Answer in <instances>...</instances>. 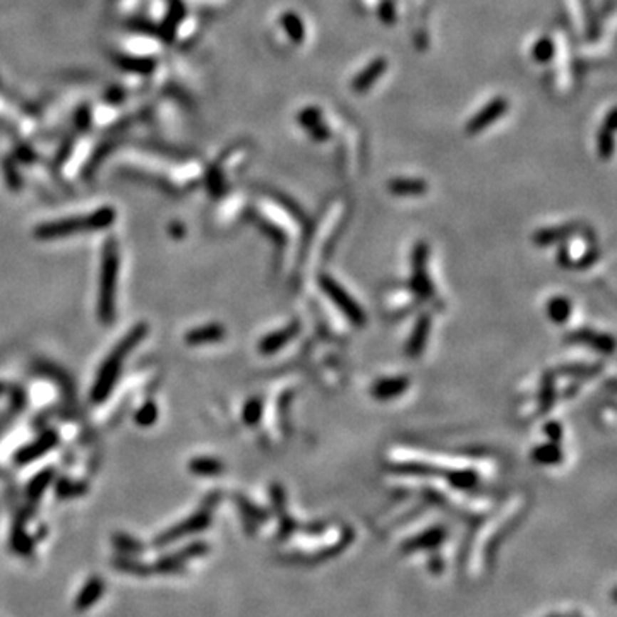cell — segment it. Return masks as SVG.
Listing matches in <instances>:
<instances>
[{
  "instance_id": "obj_16",
  "label": "cell",
  "mask_w": 617,
  "mask_h": 617,
  "mask_svg": "<svg viewBox=\"0 0 617 617\" xmlns=\"http://www.w3.org/2000/svg\"><path fill=\"white\" fill-rule=\"evenodd\" d=\"M55 492H57V497H61V499H73V497H79L86 492V484L62 479L55 485Z\"/></svg>"
},
{
  "instance_id": "obj_26",
  "label": "cell",
  "mask_w": 617,
  "mask_h": 617,
  "mask_svg": "<svg viewBox=\"0 0 617 617\" xmlns=\"http://www.w3.org/2000/svg\"><path fill=\"white\" fill-rule=\"evenodd\" d=\"M2 391H4V386H2V384H0V393H2Z\"/></svg>"
},
{
  "instance_id": "obj_23",
  "label": "cell",
  "mask_w": 617,
  "mask_h": 617,
  "mask_svg": "<svg viewBox=\"0 0 617 617\" xmlns=\"http://www.w3.org/2000/svg\"><path fill=\"white\" fill-rule=\"evenodd\" d=\"M156 418H158V410H156V405L151 403V401L142 405L136 413V422L141 427H150L151 424H155Z\"/></svg>"
},
{
  "instance_id": "obj_13",
  "label": "cell",
  "mask_w": 617,
  "mask_h": 617,
  "mask_svg": "<svg viewBox=\"0 0 617 617\" xmlns=\"http://www.w3.org/2000/svg\"><path fill=\"white\" fill-rule=\"evenodd\" d=\"M294 335H295V326L285 328V329H283V331L271 333V335H268V336L264 338L263 341H261L259 350L263 353H266V355L273 353V352H278V350H280L281 346L286 343V341H290L291 338H294Z\"/></svg>"
},
{
  "instance_id": "obj_17",
  "label": "cell",
  "mask_w": 617,
  "mask_h": 617,
  "mask_svg": "<svg viewBox=\"0 0 617 617\" xmlns=\"http://www.w3.org/2000/svg\"><path fill=\"white\" fill-rule=\"evenodd\" d=\"M52 480H53V470H43L41 473H38V475L31 480V484H29L28 489H26L28 499L29 501L40 499L41 494L45 492V489L48 487L50 482Z\"/></svg>"
},
{
  "instance_id": "obj_9",
  "label": "cell",
  "mask_w": 617,
  "mask_h": 617,
  "mask_svg": "<svg viewBox=\"0 0 617 617\" xmlns=\"http://www.w3.org/2000/svg\"><path fill=\"white\" fill-rule=\"evenodd\" d=\"M504 108H506V103L502 100L490 101L487 107L472 118L470 124H468V133H479V130L485 129L487 125H490V122L497 120V118L504 113Z\"/></svg>"
},
{
  "instance_id": "obj_1",
  "label": "cell",
  "mask_w": 617,
  "mask_h": 617,
  "mask_svg": "<svg viewBox=\"0 0 617 617\" xmlns=\"http://www.w3.org/2000/svg\"><path fill=\"white\" fill-rule=\"evenodd\" d=\"M147 335V326L145 323L136 324L130 331L118 341L115 348L110 352L107 361L101 363L98 378H96L95 384H93L91 390V401L93 403H103L108 398V395L112 393L115 381L120 374L122 362H125L128 355L133 352L136 346L141 343L142 338Z\"/></svg>"
},
{
  "instance_id": "obj_25",
  "label": "cell",
  "mask_w": 617,
  "mask_h": 617,
  "mask_svg": "<svg viewBox=\"0 0 617 617\" xmlns=\"http://www.w3.org/2000/svg\"><path fill=\"white\" fill-rule=\"evenodd\" d=\"M568 6H569V12H571V19L573 24L578 29H583V24H585V14H583L581 9V0H568Z\"/></svg>"
},
{
  "instance_id": "obj_15",
  "label": "cell",
  "mask_w": 617,
  "mask_h": 617,
  "mask_svg": "<svg viewBox=\"0 0 617 617\" xmlns=\"http://www.w3.org/2000/svg\"><path fill=\"white\" fill-rule=\"evenodd\" d=\"M185 569V563H182L179 557L175 556V552L168 554V556H162L156 559L153 564V573L160 574H175L182 573Z\"/></svg>"
},
{
  "instance_id": "obj_12",
  "label": "cell",
  "mask_w": 617,
  "mask_h": 617,
  "mask_svg": "<svg viewBox=\"0 0 617 617\" xmlns=\"http://www.w3.org/2000/svg\"><path fill=\"white\" fill-rule=\"evenodd\" d=\"M11 549L19 556H31L33 549H35V539L31 535L26 534V530L23 528V523H18L12 528L11 534Z\"/></svg>"
},
{
  "instance_id": "obj_8",
  "label": "cell",
  "mask_w": 617,
  "mask_h": 617,
  "mask_svg": "<svg viewBox=\"0 0 617 617\" xmlns=\"http://www.w3.org/2000/svg\"><path fill=\"white\" fill-rule=\"evenodd\" d=\"M225 338V328L219 326V324H208V326H201L185 335V343L191 346H199L206 343H214Z\"/></svg>"
},
{
  "instance_id": "obj_7",
  "label": "cell",
  "mask_w": 617,
  "mask_h": 617,
  "mask_svg": "<svg viewBox=\"0 0 617 617\" xmlns=\"http://www.w3.org/2000/svg\"><path fill=\"white\" fill-rule=\"evenodd\" d=\"M57 434L55 432H45L43 436L38 437L35 442H31V445L24 446L23 450L18 451V455H16V463L18 465H26L35 462L36 458H40V456H43L46 451H50L52 447L57 446Z\"/></svg>"
},
{
  "instance_id": "obj_21",
  "label": "cell",
  "mask_w": 617,
  "mask_h": 617,
  "mask_svg": "<svg viewBox=\"0 0 617 617\" xmlns=\"http://www.w3.org/2000/svg\"><path fill=\"white\" fill-rule=\"evenodd\" d=\"M208 551H209V545L206 544V542H201V540H197V542H192V544L185 545L184 549L177 551L175 556L179 557L182 563L187 564V561L204 556V554H208Z\"/></svg>"
},
{
  "instance_id": "obj_18",
  "label": "cell",
  "mask_w": 617,
  "mask_h": 617,
  "mask_svg": "<svg viewBox=\"0 0 617 617\" xmlns=\"http://www.w3.org/2000/svg\"><path fill=\"white\" fill-rule=\"evenodd\" d=\"M189 470L196 475H217L223 470V465L214 458H196L189 463Z\"/></svg>"
},
{
  "instance_id": "obj_5",
  "label": "cell",
  "mask_w": 617,
  "mask_h": 617,
  "mask_svg": "<svg viewBox=\"0 0 617 617\" xmlns=\"http://www.w3.org/2000/svg\"><path fill=\"white\" fill-rule=\"evenodd\" d=\"M321 285H323L324 291H326L329 297L335 300L336 306L340 308H343L346 318L352 319L353 323H357V324L363 323L362 308L353 302V299L350 297V295L346 294V291L341 289V286L338 285L335 280H331V278H323V280H321Z\"/></svg>"
},
{
  "instance_id": "obj_2",
  "label": "cell",
  "mask_w": 617,
  "mask_h": 617,
  "mask_svg": "<svg viewBox=\"0 0 617 617\" xmlns=\"http://www.w3.org/2000/svg\"><path fill=\"white\" fill-rule=\"evenodd\" d=\"M100 273L98 318L103 324H110L115 319V294L118 274V247L115 240H108V242L105 244Z\"/></svg>"
},
{
  "instance_id": "obj_4",
  "label": "cell",
  "mask_w": 617,
  "mask_h": 617,
  "mask_svg": "<svg viewBox=\"0 0 617 617\" xmlns=\"http://www.w3.org/2000/svg\"><path fill=\"white\" fill-rule=\"evenodd\" d=\"M209 525H211L209 509L202 508L201 511H197V513H194L192 517L185 518L184 522L177 523V525L170 527L168 530L162 532V534H160L153 540V545L155 547H165V545H170L173 542H177V540L184 539V536H187V535L204 532Z\"/></svg>"
},
{
  "instance_id": "obj_20",
  "label": "cell",
  "mask_w": 617,
  "mask_h": 617,
  "mask_svg": "<svg viewBox=\"0 0 617 617\" xmlns=\"http://www.w3.org/2000/svg\"><path fill=\"white\" fill-rule=\"evenodd\" d=\"M383 67H386V66H383V62L379 61L373 66L365 67V71H363L361 76H355V79H353L355 90L362 91V90H365V88H369L370 84H373L374 79L383 73Z\"/></svg>"
},
{
  "instance_id": "obj_22",
  "label": "cell",
  "mask_w": 617,
  "mask_h": 617,
  "mask_svg": "<svg viewBox=\"0 0 617 617\" xmlns=\"http://www.w3.org/2000/svg\"><path fill=\"white\" fill-rule=\"evenodd\" d=\"M569 308H571V306H569L568 300L563 297H557L551 300V304L547 306V312L551 314V318L556 321V323H563V321L568 319Z\"/></svg>"
},
{
  "instance_id": "obj_14",
  "label": "cell",
  "mask_w": 617,
  "mask_h": 617,
  "mask_svg": "<svg viewBox=\"0 0 617 617\" xmlns=\"http://www.w3.org/2000/svg\"><path fill=\"white\" fill-rule=\"evenodd\" d=\"M112 542L115 545L117 551L120 554H125V556H138V554L145 552V544L128 534H120V532H118V534L112 536Z\"/></svg>"
},
{
  "instance_id": "obj_10",
  "label": "cell",
  "mask_w": 617,
  "mask_h": 617,
  "mask_svg": "<svg viewBox=\"0 0 617 617\" xmlns=\"http://www.w3.org/2000/svg\"><path fill=\"white\" fill-rule=\"evenodd\" d=\"M112 566L115 569H118V571L134 574V576H139V578H146L153 573V566L142 563V561H138L134 556H125V554H120V556L113 557Z\"/></svg>"
},
{
  "instance_id": "obj_11",
  "label": "cell",
  "mask_w": 617,
  "mask_h": 617,
  "mask_svg": "<svg viewBox=\"0 0 617 617\" xmlns=\"http://www.w3.org/2000/svg\"><path fill=\"white\" fill-rule=\"evenodd\" d=\"M408 381L405 378H391V379H381L379 383H375L373 388V395L378 400H390L393 396L401 395L407 390Z\"/></svg>"
},
{
  "instance_id": "obj_3",
  "label": "cell",
  "mask_w": 617,
  "mask_h": 617,
  "mask_svg": "<svg viewBox=\"0 0 617 617\" xmlns=\"http://www.w3.org/2000/svg\"><path fill=\"white\" fill-rule=\"evenodd\" d=\"M113 222V211L101 209L98 213L90 214L84 218L69 219V222L48 223L36 230L38 239H61V237L73 235L79 230H98V228L108 227Z\"/></svg>"
},
{
  "instance_id": "obj_24",
  "label": "cell",
  "mask_w": 617,
  "mask_h": 617,
  "mask_svg": "<svg viewBox=\"0 0 617 617\" xmlns=\"http://www.w3.org/2000/svg\"><path fill=\"white\" fill-rule=\"evenodd\" d=\"M261 413H263V403L259 400H251L245 403L244 407V420L249 425H256L259 422Z\"/></svg>"
},
{
  "instance_id": "obj_6",
  "label": "cell",
  "mask_w": 617,
  "mask_h": 617,
  "mask_svg": "<svg viewBox=\"0 0 617 617\" xmlns=\"http://www.w3.org/2000/svg\"><path fill=\"white\" fill-rule=\"evenodd\" d=\"M105 593V581L103 578L98 574H93V576L83 585V589L79 590L78 597L74 600V607L78 612H84L88 608L95 606L98 600L103 597Z\"/></svg>"
},
{
  "instance_id": "obj_19",
  "label": "cell",
  "mask_w": 617,
  "mask_h": 617,
  "mask_svg": "<svg viewBox=\"0 0 617 617\" xmlns=\"http://www.w3.org/2000/svg\"><path fill=\"white\" fill-rule=\"evenodd\" d=\"M390 189L393 194H398V196H415V194H422L425 189V184L420 180H395L390 184Z\"/></svg>"
}]
</instances>
